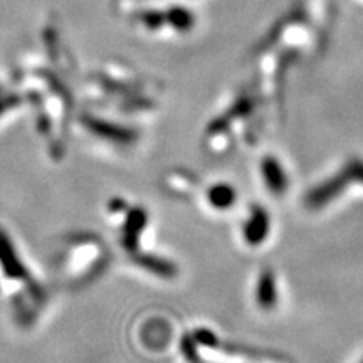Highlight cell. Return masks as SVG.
I'll list each match as a JSON object with an SVG mask.
<instances>
[{
  "instance_id": "1",
  "label": "cell",
  "mask_w": 363,
  "mask_h": 363,
  "mask_svg": "<svg viewBox=\"0 0 363 363\" xmlns=\"http://www.w3.org/2000/svg\"><path fill=\"white\" fill-rule=\"evenodd\" d=\"M170 21H172V24L177 27V29H182V30H189L190 27L194 26L192 12L185 11V9H182V7H177L175 11H172Z\"/></svg>"
}]
</instances>
